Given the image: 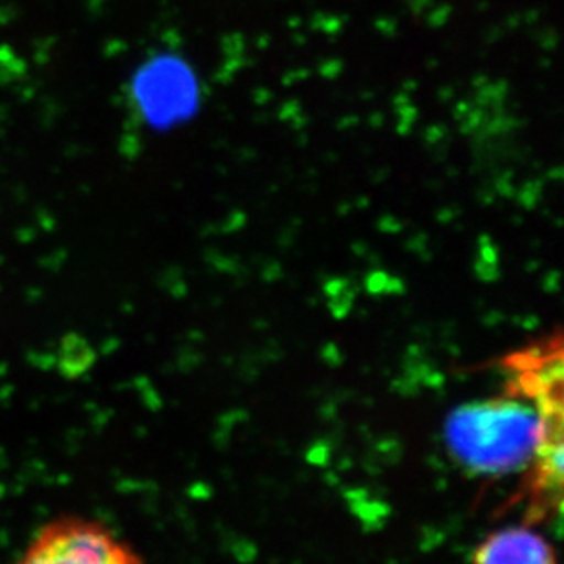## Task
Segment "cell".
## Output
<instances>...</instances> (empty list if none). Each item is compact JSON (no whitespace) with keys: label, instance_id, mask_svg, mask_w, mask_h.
<instances>
[{"label":"cell","instance_id":"obj_1","mask_svg":"<svg viewBox=\"0 0 564 564\" xmlns=\"http://www.w3.org/2000/svg\"><path fill=\"white\" fill-rule=\"evenodd\" d=\"M499 369L505 391L530 403L538 419L532 462L516 499L522 521L541 527L564 516V330L506 354Z\"/></svg>","mask_w":564,"mask_h":564},{"label":"cell","instance_id":"obj_2","mask_svg":"<svg viewBox=\"0 0 564 564\" xmlns=\"http://www.w3.org/2000/svg\"><path fill=\"white\" fill-rule=\"evenodd\" d=\"M535 438L532 405L506 391L464 403L445 420V447L462 469L477 477L522 475L532 462Z\"/></svg>","mask_w":564,"mask_h":564},{"label":"cell","instance_id":"obj_3","mask_svg":"<svg viewBox=\"0 0 564 564\" xmlns=\"http://www.w3.org/2000/svg\"><path fill=\"white\" fill-rule=\"evenodd\" d=\"M15 564H143V560L104 522L66 516L39 528Z\"/></svg>","mask_w":564,"mask_h":564},{"label":"cell","instance_id":"obj_4","mask_svg":"<svg viewBox=\"0 0 564 564\" xmlns=\"http://www.w3.org/2000/svg\"><path fill=\"white\" fill-rule=\"evenodd\" d=\"M471 564H560V560L549 538L522 521L488 533L473 552Z\"/></svg>","mask_w":564,"mask_h":564}]
</instances>
